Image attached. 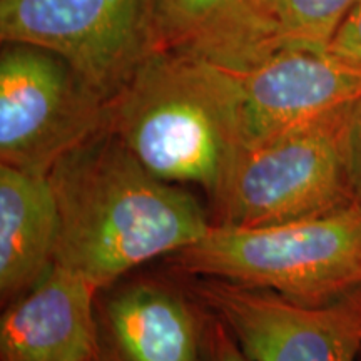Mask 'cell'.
Returning a JSON list of instances; mask_svg holds the SVG:
<instances>
[{
    "label": "cell",
    "mask_w": 361,
    "mask_h": 361,
    "mask_svg": "<svg viewBox=\"0 0 361 361\" xmlns=\"http://www.w3.org/2000/svg\"><path fill=\"white\" fill-rule=\"evenodd\" d=\"M47 178L59 211L54 264L99 291L214 224L196 196L149 173L109 128L61 157Z\"/></svg>",
    "instance_id": "obj_1"
},
{
    "label": "cell",
    "mask_w": 361,
    "mask_h": 361,
    "mask_svg": "<svg viewBox=\"0 0 361 361\" xmlns=\"http://www.w3.org/2000/svg\"><path fill=\"white\" fill-rule=\"evenodd\" d=\"M107 128L156 178L211 196L246 146L231 71L178 51H154L109 101Z\"/></svg>",
    "instance_id": "obj_2"
},
{
    "label": "cell",
    "mask_w": 361,
    "mask_h": 361,
    "mask_svg": "<svg viewBox=\"0 0 361 361\" xmlns=\"http://www.w3.org/2000/svg\"><path fill=\"white\" fill-rule=\"evenodd\" d=\"M188 278H213L322 305L361 286V207L264 226L213 224L173 256Z\"/></svg>",
    "instance_id": "obj_3"
},
{
    "label": "cell",
    "mask_w": 361,
    "mask_h": 361,
    "mask_svg": "<svg viewBox=\"0 0 361 361\" xmlns=\"http://www.w3.org/2000/svg\"><path fill=\"white\" fill-rule=\"evenodd\" d=\"M351 104L243 147L213 197L214 223L264 226L353 206L346 161Z\"/></svg>",
    "instance_id": "obj_4"
},
{
    "label": "cell",
    "mask_w": 361,
    "mask_h": 361,
    "mask_svg": "<svg viewBox=\"0 0 361 361\" xmlns=\"http://www.w3.org/2000/svg\"><path fill=\"white\" fill-rule=\"evenodd\" d=\"M109 101L62 57L29 44L0 52V159L49 174L67 152L107 128Z\"/></svg>",
    "instance_id": "obj_5"
},
{
    "label": "cell",
    "mask_w": 361,
    "mask_h": 361,
    "mask_svg": "<svg viewBox=\"0 0 361 361\" xmlns=\"http://www.w3.org/2000/svg\"><path fill=\"white\" fill-rule=\"evenodd\" d=\"M156 0H0L2 42L62 57L111 101L154 52Z\"/></svg>",
    "instance_id": "obj_6"
},
{
    "label": "cell",
    "mask_w": 361,
    "mask_h": 361,
    "mask_svg": "<svg viewBox=\"0 0 361 361\" xmlns=\"http://www.w3.org/2000/svg\"><path fill=\"white\" fill-rule=\"evenodd\" d=\"M186 290L251 361H356L361 355V286L322 305L213 278H191Z\"/></svg>",
    "instance_id": "obj_7"
},
{
    "label": "cell",
    "mask_w": 361,
    "mask_h": 361,
    "mask_svg": "<svg viewBox=\"0 0 361 361\" xmlns=\"http://www.w3.org/2000/svg\"><path fill=\"white\" fill-rule=\"evenodd\" d=\"M236 75L247 144L310 124L361 97V72L328 52L281 49Z\"/></svg>",
    "instance_id": "obj_8"
},
{
    "label": "cell",
    "mask_w": 361,
    "mask_h": 361,
    "mask_svg": "<svg viewBox=\"0 0 361 361\" xmlns=\"http://www.w3.org/2000/svg\"><path fill=\"white\" fill-rule=\"evenodd\" d=\"M99 290L54 264L0 318V361H90L101 356Z\"/></svg>",
    "instance_id": "obj_9"
},
{
    "label": "cell",
    "mask_w": 361,
    "mask_h": 361,
    "mask_svg": "<svg viewBox=\"0 0 361 361\" xmlns=\"http://www.w3.org/2000/svg\"><path fill=\"white\" fill-rule=\"evenodd\" d=\"M189 291L157 279L117 288L102 314L104 361H202L206 313Z\"/></svg>",
    "instance_id": "obj_10"
},
{
    "label": "cell",
    "mask_w": 361,
    "mask_h": 361,
    "mask_svg": "<svg viewBox=\"0 0 361 361\" xmlns=\"http://www.w3.org/2000/svg\"><path fill=\"white\" fill-rule=\"evenodd\" d=\"M154 51L241 72L281 51L269 0H156Z\"/></svg>",
    "instance_id": "obj_11"
},
{
    "label": "cell",
    "mask_w": 361,
    "mask_h": 361,
    "mask_svg": "<svg viewBox=\"0 0 361 361\" xmlns=\"http://www.w3.org/2000/svg\"><path fill=\"white\" fill-rule=\"evenodd\" d=\"M59 211L47 174L0 164V296L13 301L56 263Z\"/></svg>",
    "instance_id": "obj_12"
},
{
    "label": "cell",
    "mask_w": 361,
    "mask_h": 361,
    "mask_svg": "<svg viewBox=\"0 0 361 361\" xmlns=\"http://www.w3.org/2000/svg\"><path fill=\"white\" fill-rule=\"evenodd\" d=\"M281 49L326 52L358 0H269Z\"/></svg>",
    "instance_id": "obj_13"
},
{
    "label": "cell",
    "mask_w": 361,
    "mask_h": 361,
    "mask_svg": "<svg viewBox=\"0 0 361 361\" xmlns=\"http://www.w3.org/2000/svg\"><path fill=\"white\" fill-rule=\"evenodd\" d=\"M326 52L345 66L361 72V0L338 27Z\"/></svg>",
    "instance_id": "obj_14"
},
{
    "label": "cell",
    "mask_w": 361,
    "mask_h": 361,
    "mask_svg": "<svg viewBox=\"0 0 361 361\" xmlns=\"http://www.w3.org/2000/svg\"><path fill=\"white\" fill-rule=\"evenodd\" d=\"M206 329H204V345H202V361H251L245 351L239 348L236 340L231 333L206 313Z\"/></svg>",
    "instance_id": "obj_15"
},
{
    "label": "cell",
    "mask_w": 361,
    "mask_h": 361,
    "mask_svg": "<svg viewBox=\"0 0 361 361\" xmlns=\"http://www.w3.org/2000/svg\"><path fill=\"white\" fill-rule=\"evenodd\" d=\"M346 161L355 204L361 207V97L350 107L346 126Z\"/></svg>",
    "instance_id": "obj_16"
},
{
    "label": "cell",
    "mask_w": 361,
    "mask_h": 361,
    "mask_svg": "<svg viewBox=\"0 0 361 361\" xmlns=\"http://www.w3.org/2000/svg\"><path fill=\"white\" fill-rule=\"evenodd\" d=\"M90 361H104V360H102V356H99V358H94V360H90Z\"/></svg>",
    "instance_id": "obj_17"
}]
</instances>
